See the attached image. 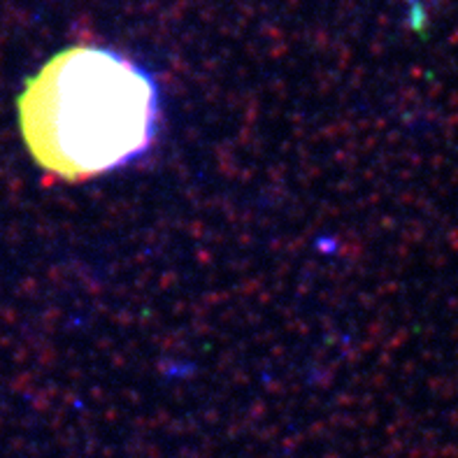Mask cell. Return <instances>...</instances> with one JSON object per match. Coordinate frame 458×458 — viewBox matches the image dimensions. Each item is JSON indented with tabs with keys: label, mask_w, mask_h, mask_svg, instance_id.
<instances>
[{
	"label": "cell",
	"mask_w": 458,
	"mask_h": 458,
	"mask_svg": "<svg viewBox=\"0 0 458 458\" xmlns=\"http://www.w3.org/2000/svg\"><path fill=\"white\" fill-rule=\"evenodd\" d=\"M409 3L414 5V8H412V19H414V26L421 31V29H423V17H421V15H423V10H421V5L416 3V0H409Z\"/></svg>",
	"instance_id": "obj_2"
},
{
	"label": "cell",
	"mask_w": 458,
	"mask_h": 458,
	"mask_svg": "<svg viewBox=\"0 0 458 458\" xmlns=\"http://www.w3.org/2000/svg\"><path fill=\"white\" fill-rule=\"evenodd\" d=\"M33 158L66 179H86L135 161L158 128L149 72L105 47L56 54L17 100Z\"/></svg>",
	"instance_id": "obj_1"
}]
</instances>
